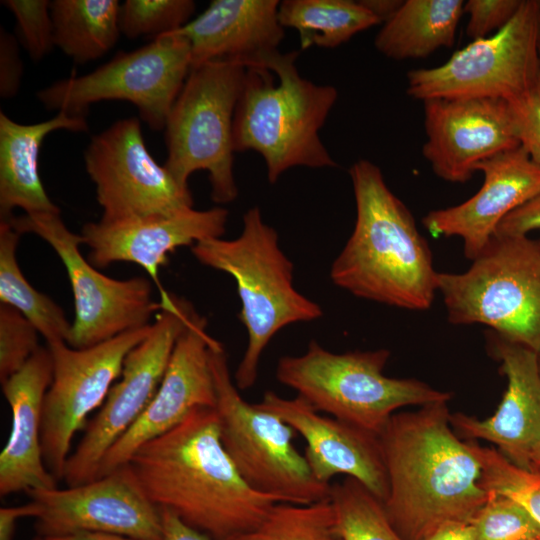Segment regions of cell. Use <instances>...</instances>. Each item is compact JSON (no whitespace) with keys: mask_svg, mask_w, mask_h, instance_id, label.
<instances>
[{"mask_svg":"<svg viewBox=\"0 0 540 540\" xmlns=\"http://www.w3.org/2000/svg\"><path fill=\"white\" fill-rule=\"evenodd\" d=\"M147 498L215 540L253 530L279 501L251 489L221 441L215 408L197 407L128 462Z\"/></svg>","mask_w":540,"mask_h":540,"instance_id":"6da1fadb","label":"cell"},{"mask_svg":"<svg viewBox=\"0 0 540 540\" xmlns=\"http://www.w3.org/2000/svg\"><path fill=\"white\" fill-rule=\"evenodd\" d=\"M447 402L395 413L379 434L388 478L386 514L404 540L470 522L491 496L471 441L454 433Z\"/></svg>","mask_w":540,"mask_h":540,"instance_id":"7a4b0ae2","label":"cell"},{"mask_svg":"<svg viewBox=\"0 0 540 540\" xmlns=\"http://www.w3.org/2000/svg\"><path fill=\"white\" fill-rule=\"evenodd\" d=\"M349 175L356 220L332 263V282L362 299L407 310L429 309L439 272L411 212L371 161L358 160Z\"/></svg>","mask_w":540,"mask_h":540,"instance_id":"3957f363","label":"cell"},{"mask_svg":"<svg viewBox=\"0 0 540 540\" xmlns=\"http://www.w3.org/2000/svg\"><path fill=\"white\" fill-rule=\"evenodd\" d=\"M298 55L280 52L268 69L247 68L234 113V151L259 153L270 183L293 167L337 166L319 132L338 92L300 76Z\"/></svg>","mask_w":540,"mask_h":540,"instance_id":"277c9868","label":"cell"},{"mask_svg":"<svg viewBox=\"0 0 540 540\" xmlns=\"http://www.w3.org/2000/svg\"><path fill=\"white\" fill-rule=\"evenodd\" d=\"M191 253L199 263L236 281L242 305L239 319L248 333V344L234 383L239 390H247L256 382L260 358L273 336L290 324L320 318L322 309L295 289L293 264L258 207L244 213L237 238L205 239L191 246Z\"/></svg>","mask_w":540,"mask_h":540,"instance_id":"5b68a950","label":"cell"},{"mask_svg":"<svg viewBox=\"0 0 540 540\" xmlns=\"http://www.w3.org/2000/svg\"><path fill=\"white\" fill-rule=\"evenodd\" d=\"M389 357L387 349L337 354L312 340L303 354L278 360L276 378L318 412L379 436L399 408L451 398L420 380L386 376Z\"/></svg>","mask_w":540,"mask_h":540,"instance_id":"8992f818","label":"cell"},{"mask_svg":"<svg viewBox=\"0 0 540 540\" xmlns=\"http://www.w3.org/2000/svg\"><path fill=\"white\" fill-rule=\"evenodd\" d=\"M438 291L450 323L540 352V240L493 235L466 271L438 274Z\"/></svg>","mask_w":540,"mask_h":540,"instance_id":"52a82bcc","label":"cell"},{"mask_svg":"<svg viewBox=\"0 0 540 540\" xmlns=\"http://www.w3.org/2000/svg\"><path fill=\"white\" fill-rule=\"evenodd\" d=\"M209 360L221 441L246 484L279 502L310 504L330 498L331 484L313 475L292 440L295 430L243 399L232 380L223 345L213 339Z\"/></svg>","mask_w":540,"mask_h":540,"instance_id":"ba28073f","label":"cell"},{"mask_svg":"<svg viewBox=\"0 0 540 540\" xmlns=\"http://www.w3.org/2000/svg\"><path fill=\"white\" fill-rule=\"evenodd\" d=\"M246 67L224 61L191 68L164 127L165 168L183 187L198 170L208 172L211 199L234 201L233 120Z\"/></svg>","mask_w":540,"mask_h":540,"instance_id":"9c48e42d","label":"cell"},{"mask_svg":"<svg viewBox=\"0 0 540 540\" xmlns=\"http://www.w3.org/2000/svg\"><path fill=\"white\" fill-rule=\"evenodd\" d=\"M191 70L187 39L175 31L130 52H120L91 73L59 80L37 92L51 110L86 115L89 106L104 100L127 101L156 131L166 120Z\"/></svg>","mask_w":540,"mask_h":540,"instance_id":"30bf717a","label":"cell"},{"mask_svg":"<svg viewBox=\"0 0 540 540\" xmlns=\"http://www.w3.org/2000/svg\"><path fill=\"white\" fill-rule=\"evenodd\" d=\"M540 1L522 0L513 18L491 36L472 40L444 64L407 74V94L434 98L513 101L538 83Z\"/></svg>","mask_w":540,"mask_h":540,"instance_id":"8fae6325","label":"cell"},{"mask_svg":"<svg viewBox=\"0 0 540 540\" xmlns=\"http://www.w3.org/2000/svg\"><path fill=\"white\" fill-rule=\"evenodd\" d=\"M160 305L148 335L126 356L121 376L70 454L63 477L67 486L96 479L107 452L153 399L175 344L196 312L189 301L165 290L160 292Z\"/></svg>","mask_w":540,"mask_h":540,"instance_id":"7c38bea8","label":"cell"},{"mask_svg":"<svg viewBox=\"0 0 540 540\" xmlns=\"http://www.w3.org/2000/svg\"><path fill=\"white\" fill-rule=\"evenodd\" d=\"M18 233H33L55 251L71 285L74 319L68 345L86 348L151 324L161 305L152 296L151 279H115L104 275L81 251L82 236L70 231L60 213L24 214L6 219Z\"/></svg>","mask_w":540,"mask_h":540,"instance_id":"4fadbf2b","label":"cell"},{"mask_svg":"<svg viewBox=\"0 0 540 540\" xmlns=\"http://www.w3.org/2000/svg\"><path fill=\"white\" fill-rule=\"evenodd\" d=\"M151 324L86 348L65 342L47 344L52 381L46 392L41 443L48 471L62 480L72 440L89 414L102 406L121 376L128 353L149 333Z\"/></svg>","mask_w":540,"mask_h":540,"instance_id":"5bb4252c","label":"cell"},{"mask_svg":"<svg viewBox=\"0 0 540 540\" xmlns=\"http://www.w3.org/2000/svg\"><path fill=\"white\" fill-rule=\"evenodd\" d=\"M84 162L96 187L103 222L173 215L193 208L190 189L148 151L136 117L118 120L93 136Z\"/></svg>","mask_w":540,"mask_h":540,"instance_id":"9a60e30c","label":"cell"},{"mask_svg":"<svg viewBox=\"0 0 540 540\" xmlns=\"http://www.w3.org/2000/svg\"><path fill=\"white\" fill-rule=\"evenodd\" d=\"M27 494L40 507L35 527L42 537L105 532L162 540L161 511L147 498L128 464L80 485Z\"/></svg>","mask_w":540,"mask_h":540,"instance_id":"2e32d148","label":"cell"},{"mask_svg":"<svg viewBox=\"0 0 540 540\" xmlns=\"http://www.w3.org/2000/svg\"><path fill=\"white\" fill-rule=\"evenodd\" d=\"M423 105L427 140L422 153L444 181L465 183L481 161L520 146L507 100L434 98Z\"/></svg>","mask_w":540,"mask_h":540,"instance_id":"e0dca14e","label":"cell"},{"mask_svg":"<svg viewBox=\"0 0 540 540\" xmlns=\"http://www.w3.org/2000/svg\"><path fill=\"white\" fill-rule=\"evenodd\" d=\"M207 320L195 312L178 338L163 379L146 409L103 458L97 477L126 464L148 441L174 428L197 407H216L209 360L213 338Z\"/></svg>","mask_w":540,"mask_h":540,"instance_id":"ac0fdd59","label":"cell"},{"mask_svg":"<svg viewBox=\"0 0 540 540\" xmlns=\"http://www.w3.org/2000/svg\"><path fill=\"white\" fill-rule=\"evenodd\" d=\"M257 405L281 418L304 438V457L317 480L330 484L332 477L343 474L385 501L388 478L378 435L322 415L297 395L284 398L266 391Z\"/></svg>","mask_w":540,"mask_h":540,"instance_id":"d6986e66","label":"cell"},{"mask_svg":"<svg viewBox=\"0 0 540 540\" xmlns=\"http://www.w3.org/2000/svg\"><path fill=\"white\" fill-rule=\"evenodd\" d=\"M227 219L228 210L223 207L192 208L173 215L122 222H89L80 235L89 248L88 261L93 266L104 268L116 262L137 264L161 292L164 289L159 283V269L167 263L168 255L179 247L222 237Z\"/></svg>","mask_w":540,"mask_h":540,"instance_id":"ffe728a7","label":"cell"},{"mask_svg":"<svg viewBox=\"0 0 540 540\" xmlns=\"http://www.w3.org/2000/svg\"><path fill=\"white\" fill-rule=\"evenodd\" d=\"M475 170L484 175L477 193L461 204L432 210L422 219L433 236L459 237L471 261L509 213L540 194V165L521 145L481 161Z\"/></svg>","mask_w":540,"mask_h":540,"instance_id":"44dd1931","label":"cell"},{"mask_svg":"<svg viewBox=\"0 0 540 540\" xmlns=\"http://www.w3.org/2000/svg\"><path fill=\"white\" fill-rule=\"evenodd\" d=\"M489 350L500 361L507 389L496 412L479 420L463 413L450 414L454 430L469 439H482L520 468L530 470V455L540 440V370L538 353L493 331Z\"/></svg>","mask_w":540,"mask_h":540,"instance_id":"7402d4cb","label":"cell"},{"mask_svg":"<svg viewBox=\"0 0 540 540\" xmlns=\"http://www.w3.org/2000/svg\"><path fill=\"white\" fill-rule=\"evenodd\" d=\"M278 0H213L175 32L190 45L191 68L211 61L264 68L280 53Z\"/></svg>","mask_w":540,"mask_h":540,"instance_id":"603a6c76","label":"cell"},{"mask_svg":"<svg viewBox=\"0 0 540 540\" xmlns=\"http://www.w3.org/2000/svg\"><path fill=\"white\" fill-rule=\"evenodd\" d=\"M52 381L50 351L41 347L16 373L1 383L11 413L7 443L0 454V495L57 487L43 459V403Z\"/></svg>","mask_w":540,"mask_h":540,"instance_id":"cb8c5ba5","label":"cell"},{"mask_svg":"<svg viewBox=\"0 0 540 540\" xmlns=\"http://www.w3.org/2000/svg\"><path fill=\"white\" fill-rule=\"evenodd\" d=\"M85 132L86 115L59 111L49 120L21 124L0 112V216L11 218L15 208L25 214L60 213L39 175V151L45 137L56 130Z\"/></svg>","mask_w":540,"mask_h":540,"instance_id":"d4e9b609","label":"cell"},{"mask_svg":"<svg viewBox=\"0 0 540 540\" xmlns=\"http://www.w3.org/2000/svg\"><path fill=\"white\" fill-rule=\"evenodd\" d=\"M462 0H407L383 24L374 45L394 60L424 58L451 47L463 15Z\"/></svg>","mask_w":540,"mask_h":540,"instance_id":"484cf974","label":"cell"},{"mask_svg":"<svg viewBox=\"0 0 540 540\" xmlns=\"http://www.w3.org/2000/svg\"><path fill=\"white\" fill-rule=\"evenodd\" d=\"M120 7L116 0L51 1L55 46L76 63L102 57L121 33Z\"/></svg>","mask_w":540,"mask_h":540,"instance_id":"4316f807","label":"cell"},{"mask_svg":"<svg viewBox=\"0 0 540 540\" xmlns=\"http://www.w3.org/2000/svg\"><path fill=\"white\" fill-rule=\"evenodd\" d=\"M283 28L298 32L300 47L335 48L380 23L361 1L285 0L278 8Z\"/></svg>","mask_w":540,"mask_h":540,"instance_id":"83f0119b","label":"cell"},{"mask_svg":"<svg viewBox=\"0 0 540 540\" xmlns=\"http://www.w3.org/2000/svg\"><path fill=\"white\" fill-rule=\"evenodd\" d=\"M20 235L8 221H0V304L20 312L47 344L68 343L72 323L57 303L28 282L18 265Z\"/></svg>","mask_w":540,"mask_h":540,"instance_id":"f1b7e54d","label":"cell"},{"mask_svg":"<svg viewBox=\"0 0 540 540\" xmlns=\"http://www.w3.org/2000/svg\"><path fill=\"white\" fill-rule=\"evenodd\" d=\"M337 528L343 540H404L391 524L383 502L359 481L331 484Z\"/></svg>","mask_w":540,"mask_h":540,"instance_id":"f546056e","label":"cell"},{"mask_svg":"<svg viewBox=\"0 0 540 540\" xmlns=\"http://www.w3.org/2000/svg\"><path fill=\"white\" fill-rule=\"evenodd\" d=\"M234 540H343L329 499L294 504L278 502L253 530Z\"/></svg>","mask_w":540,"mask_h":540,"instance_id":"4dcf8cb0","label":"cell"},{"mask_svg":"<svg viewBox=\"0 0 540 540\" xmlns=\"http://www.w3.org/2000/svg\"><path fill=\"white\" fill-rule=\"evenodd\" d=\"M471 444L482 466V486L519 503L540 525V474L518 467L496 449Z\"/></svg>","mask_w":540,"mask_h":540,"instance_id":"1f68e13d","label":"cell"},{"mask_svg":"<svg viewBox=\"0 0 540 540\" xmlns=\"http://www.w3.org/2000/svg\"><path fill=\"white\" fill-rule=\"evenodd\" d=\"M195 6L192 0H127L120 7V31L130 39H155L187 24Z\"/></svg>","mask_w":540,"mask_h":540,"instance_id":"d6a6232c","label":"cell"},{"mask_svg":"<svg viewBox=\"0 0 540 540\" xmlns=\"http://www.w3.org/2000/svg\"><path fill=\"white\" fill-rule=\"evenodd\" d=\"M477 540L540 539V525L516 501L491 493L471 521Z\"/></svg>","mask_w":540,"mask_h":540,"instance_id":"836d02e7","label":"cell"},{"mask_svg":"<svg viewBox=\"0 0 540 540\" xmlns=\"http://www.w3.org/2000/svg\"><path fill=\"white\" fill-rule=\"evenodd\" d=\"M39 332L16 309L0 304V381L19 371L40 348Z\"/></svg>","mask_w":540,"mask_h":540,"instance_id":"e575fe53","label":"cell"},{"mask_svg":"<svg viewBox=\"0 0 540 540\" xmlns=\"http://www.w3.org/2000/svg\"><path fill=\"white\" fill-rule=\"evenodd\" d=\"M47 0H5L15 16L19 39L30 58L42 60L55 46L54 28Z\"/></svg>","mask_w":540,"mask_h":540,"instance_id":"d590c367","label":"cell"},{"mask_svg":"<svg viewBox=\"0 0 540 540\" xmlns=\"http://www.w3.org/2000/svg\"><path fill=\"white\" fill-rule=\"evenodd\" d=\"M522 0H469L463 11L468 15L466 33L472 40L489 36L505 26L518 11Z\"/></svg>","mask_w":540,"mask_h":540,"instance_id":"8d00e7d4","label":"cell"},{"mask_svg":"<svg viewBox=\"0 0 540 540\" xmlns=\"http://www.w3.org/2000/svg\"><path fill=\"white\" fill-rule=\"evenodd\" d=\"M512 106L520 145L540 165V91L535 87L523 96L509 101Z\"/></svg>","mask_w":540,"mask_h":540,"instance_id":"74e56055","label":"cell"},{"mask_svg":"<svg viewBox=\"0 0 540 540\" xmlns=\"http://www.w3.org/2000/svg\"><path fill=\"white\" fill-rule=\"evenodd\" d=\"M23 66L16 38L0 29V96L14 97L20 88Z\"/></svg>","mask_w":540,"mask_h":540,"instance_id":"f35d334b","label":"cell"},{"mask_svg":"<svg viewBox=\"0 0 540 540\" xmlns=\"http://www.w3.org/2000/svg\"><path fill=\"white\" fill-rule=\"evenodd\" d=\"M540 229V194L509 213L497 226L496 236H527Z\"/></svg>","mask_w":540,"mask_h":540,"instance_id":"ab89813d","label":"cell"},{"mask_svg":"<svg viewBox=\"0 0 540 540\" xmlns=\"http://www.w3.org/2000/svg\"><path fill=\"white\" fill-rule=\"evenodd\" d=\"M39 505L30 501L19 506L2 507L0 509V540H14L17 521L24 517L37 518Z\"/></svg>","mask_w":540,"mask_h":540,"instance_id":"60d3db41","label":"cell"},{"mask_svg":"<svg viewBox=\"0 0 540 540\" xmlns=\"http://www.w3.org/2000/svg\"><path fill=\"white\" fill-rule=\"evenodd\" d=\"M162 519V540H215L187 525L168 510H160Z\"/></svg>","mask_w":540,"mask_h":540,"instance_id":"b9f144b4","label":"cell"},{"mask_svg":"<svg viewBox=\"0 0 540 540\" xmlns=\"http://www.w3.org/2000/svg\"><path fill=\"white\" fill-rule=\"evenodd\" d=\"M423 540H477V534L471 521H453L441 525Z\"/></svg>","mask_w":540,"mask_h":540,"instance_id":"7bdbcfd3","label":"cell"},{"mask_svg":"<svg viewBox=\"0 0 540 540\" xmlns=\"http://www.w3.org/2000/svg\"><path fill=\"white\" fill-rule=\"evenodd\" d=\"M403 1L363 0L361 3L381 22L388 21L399 9Z\"/></svg>","mask_w":540,"mask_h":540,"instance_id":"ee69618b","label":"cell"},{"mask_svg":"<svg viewBox=\"0 0 540 540\" xmlns=\"http://www.w3.org/2000/svg\"><path fill=\"white\" fill-rule=\"evenodd\" d=\"M47 540H141L105 532H77L68 535L45 537Z\"/></svg>","mask_w":540,"mask_h":540,"instance_id":"f6af8a7d","label":"cell"},{"mask_svg":"<svg viewBox=\"0 0 540 540\" xmlns=\"http://www.w3.org/2000/svg\"><path fill=\"white\" fill-rule=\"evenodd\" d=\"M530 471L540 474V440L537 442L530 455Z\"/></svg>","mask_w":540,"mask_h":540,"instance_id":"bcb514c9","label":"cell"},{"mask_svg":"<svg viewBox=\"0 0 540 540\" xmlns=\"http://www.w3.org/2000/svg\"><path fill=\"white\" fill-rule=\"evenodd\" d=\"M538 57H539V73L537 87L540 91V18H539V34H538Z\"/></svg>","mask_w":540,"mask_h":540,"instance_id":"7dc6e473","label":"cell"},{"mask_svg":"<svg viewBox=\"0 0 540 540\" xmlns=\"http://www.w3.org/2000/svg\"><path fill=\"white\" fill-rule=\"evenodd\" d=\"M32 540H47V539L45 537H42V536L38 535L37 537H35Z\"/></svg>","mask_w":540,"mask_h":540,"instance_id":"c3c4849f","label":"cell"},{"mask_svg":"<svg viewBox=\"0 0 540 540\" xmlns=\"http://www.w3.org/2000/svg\"><path fill=\"white\" fill-rule=\"evenodd\" d=\"M538 364H539V370H540V352H538Z\"/></svg>","mask_w":540,"mask_h":540,"instance_id":"681fc988","label":"cell"},{"mask_svg":"<svg viewBox=\"0 0 540 540\" xmlns=\"http://www.w3.org/2000/svg\"><path fill=\"white\" fill-rule=\"evenodd\" d=\"M534 540H540V539H534Z\"/></svg>","mask_w":540,"mask_h":540,"instance_id":"f907efd6","label":"cell"}]
</instances>
